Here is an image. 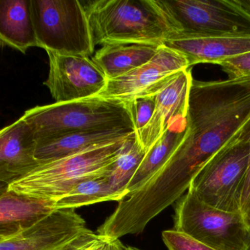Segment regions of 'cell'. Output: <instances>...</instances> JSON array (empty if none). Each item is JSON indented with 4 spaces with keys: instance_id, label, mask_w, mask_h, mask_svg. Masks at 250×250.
<instances>
[{
    "instance_id": "3",
    "label": "cell",
    "mask_w": 250,
    "mask_h": 250,
    "mask_svg": "<svg viewBox=\"0 0 250 250\" xmlns=\"http://www.w3.org/2000/svg\"><path fill=\"white\" fill-rule=\"evenodd\" d=\"M83 3L95 46H161L173 33L157 0H96Z\"/></svg>"
},
{
    "instance_id": "7",
    "label": "cell",
    "mask_w": 250,
    "mask_h": 250,
    "mask_svg": "<svg viewBox=\"0 0 250 250\" xmlns=\"http://www.w3.org/2000/svg\"><path fill=\"white\" fill-rule=\"evenodd\" d=\"M250 132L214 155L194 177L188 191L212 207L241 212L250 157Z\"/></svg>"
},
{
    "instance_id": "14",
    "label": "cell",
    "mask_w": 250,
    "mask_h": 250,
    "mask_svg": "<svg viewBox=\"0 0 250 250\" xmlns=\"http://www.w3.org/2000/svg\"><path fill=\"white\" fill-rule=\"evenodd\" d=\"M193 80L191 71L186 70L178 74L156 95L153 117L149 124L137 134L146 153L175 120L187 115Z\"/></svg>"
},
{
    "instance_id": "9",
    "label": "cell",
    "mask_w": 250,
    "mask_h": 250,
    "mask_svg": "<svg viewBox=\"0 0 250 250\" xmlns=\"http://www.w3.org/2000/svg\"><path fill=\"white\" fill-rule=\"evenodd\" d=\"M189 67L188 60L182 53L163 45L147 63L125 75L108 80L104 90L98 96L127 102L143 96H155Z\"/></svg>"
},
{
    "instance_id": "17",
    "label": "cell",
    "mask_w": 250,
    "mask_h": 250,
    "mask_svg": "<svg viewBox=\"0 0 250 250\" xmlns=\"http://www.w3.org/2000/svg\"><path fill=\"white\" fill-rule=\"evenodd\" d=\"M160 46L137 43H113L102 46L92 59L107 80L118 78L147 63Z\"/></svg>"
},
{
    "instance_id": "8",
    "label": "cell",
    "mask_w": 250,
    "mask_h": 250,
    "mask_svg": "<svg viewBox=\"0 0 250 250\" xmlns=\"http://www.w3.org/2000/svg\"><path fill=\"white\" fill-rule=\"evenodd\" d=\"M173 33H250V14L238 0H157Z\"/></svg>"
},
{
    "instance_id": "13",
    "label": "cell",
    "mask_w": 250,
    "mask_h": 250,
    "mask_svg": "<svg viewBox=\"0 0 250 250\" xmlns=\"http://www.w3.org/2000/svg\"><path fill=\"white\" fill-rule=\"evenodd\" d=\"M38 143L28 124L20 118L0 132V182L8 185L41 165Z\"/></svg>"
},
{
    "instance_id": "15",
    "label": "cell",
    "mask_w": 250,
    "mask_h": 250,
    "mask_svg": "<svg viewBox=\"0 0 250 250\" xmlns=\"http://www.w3.org/2000/svg\"><path fill=\"white\" fill-rule=\"evenodd\" d=\"M57 209V200L20 194L7 185L0 188V238L33 226Z\"/></svg>"
},
{
    "instance_id": "11",
    "label": "cell",
    "mask_w": 250,
    "mask_h": 250,
    "mask_svg": "<svg viewBox=\"0 0 250 250\" xmlns=\"http://www.w3.org/2000/svg\"><path fill=\"white\" fill-rule=\"evenodd\" d=\"M77 209L59 208L33 226L0 238V250H66L89 230Z\"/></svg>"
},
{
    "instance_id": "21",
    "label": "cell",
    "mask_w": 250,
    "mask_h": 250,
    "mask_svg": "<svg viewBox=\"0 0 250 250\" xmlns=\"http://www.w3.org/2000/svg\"><path fill=\"white\" fill-rule=\"evenodd\" d=\"M146 153L137 133L127 139L121 155L107 176L109 185L114 191L125 197L128 195L127 187Z\"/></svg>"
},
{
    "instance_id": "10",
    "label": "cell",
    "mask_w": 250,
    "mask_h": 250,
    "mask_svg": "<svg viewBox=\"0 0 250 250\" xmlns=\"http://www.w3.org/2000/svg\"><path fill=\"white\" fill-rule=\"evenodd\" d=\"M49 72L43 84L55 103H66L98 96L106 87L103 71L90 56L47 52Z\"/></svg>"
},
{
    "instance_id": "19",
    "label": "cell",
    "mask_w": 250,
    "mask_h": 250,
    "mask_svg": "<svg viewBox=\"0 0 250 250\" xmlns=\"http://www.w3.org/2000/svg\"><path fill=\"white\" fill-rule=\"evenodd\" d=\"M187 126V115L177 118L169 125L162 137L146 153L127 187L128 194L138 188L166 163L184 139Z\"/></svg>"
},
{
    "instance_id": "1",
    "label": "cell",
    "mask_w": 250,
    "mask_h": 250,
    "mask_svg": "<svg viewBox=\"0 0 250 250\" xmlns=\"http://www.w3.org/2000/svg\"><path fill=\"white\" fill-rule=\"evenodd\" d=\"M187 124L182 141L147 182L152 194L167 206L182 197L214 155L250 132V76L193 80Z\"/></svg>"
},
{
    "instance_id": "16",
    "label": "cell",
    "mask_w": 250,
    "mask_h": 250,
    "mask_svg": "<svg viewBox=\"0 0 250 250\" xmlns=\"http://www.w3.org/2000/svg\"><path fill=\"white\" fill-rule=\"evenodd\" d=\"M0 39L23 54L38 47L31 0L0 1Z\"/></svg>"
},
{
    "instance_id": "24",
    "label": "cell",
    "mask_w": 250,
    "mask_h": 250,
    "mask_svg": "<svg viewBox=\"0 0 250 250\" xmlns=\"http://www.w3.org/2000/svg\"><path fill=\"white\" fill-rule=\"evenodd\" d=\"M228 79H238L250 76V52L219 62Z\"/></svg>"
},
{
    "instance_id": "28",
    "label": "cell",
    "mask_w": 250,
    "mask_h": 250,
    "mask_svg": "<svg viewBox=\"0 0 250 250\" xmlns=\"http://www.w3.org/2000/svg\"><path fill=\"white\" fill-rule=\"evenodd\" d=\"M245 250H250V243L249 244V245L247 246V247L246 248Z\"/></svg>"
},
{
    "instance_id": "4",
    "label": "cell",
    "mask_w": 250,
    "mask_h": 250,
    "mask_svg": "<svg viewBox=\"0 0 250 250\" xmlns=\"http://www.w3.org/2000/svg\"><path fill=\"white\" fill-rule=\"evenodd\" d=\"M128 138L43 162L7 187L20 194L58 201L83 181L109 175Z\"/></svg>"
},
{
    "instance_id": "12",
    "label": "cell",
    "mask_w": 250,
    "mask_h": 250,
    "mask_svg": "<svg viewBox=\"0 0 250 250\" xmlns=\"http://www.w3.org/2000/svg\"><path fill=\"white\" fill-rule=\"evenodd\" d=\"M165 46L182 53L190 67L220 62L250 52V33L191 34L175 33Z\"/></svg>"
},
{
    "instance_id": "22",
    "label": "cell",
    "mask_w": 250,
    "mask_h": 250,
    "mask_svg": "<svg viewBox=\"0 0 250 250\" xmlns=\"http://www.w3.org/2000/svg\"><path fill=\"white\" fill-rule=\"evenodd\" d=\"M156 107V96L138 97L131 101V111L137 134L149 124Z\"/></svg>"
},
{
    "instance_id": "5",
    "label": "cell",
    "mask_w": 250,
    "mask_h": 250,
    "mask_svg": "<svg viewBox=\"0 0 250 250\" xmlns=\"http://www.w3.org/2000/svg\"><path fill=\"white\" fill-rule=\"evenodd\" d=\"M38 47L64 55L90 56L95 46L87 12L78 0H31Z\"/></svg>"
},
{
    "instance_id": "23",
    "label": "cell",
    "mask_w": 250,
    "mask_h": 250,
    "mask_svg": "<svg viewBox=\"0 0 250 250\" xmlns=\"http://www.w3.org/2000/svg\"><path fill=\"white\" fill-rule=\"evenodd\" d=\"M162 237L168 250H216L173 229L164 230Z\"/></svg>"
},
{
    "instance_id": "26",
    "label": "cell",
    "mask_w": 250,
    "mask_h": 250,
    "mask_svg": "<svg viewBox=\"0 0 250 250\" xmlns=\"http://www.w3.org/2000/svg\"><path fill=\"white\" fill-rule=\"evenodd\" d=\"M240 5L250 14V0H238Z\"/></svg>"
},
{
    "instance_id": "27",
    "label": "cell",
    "mask_w": 250,
    "mask_h": 250,
    "mask_svg": "<svg viewBox=\"0 0 250 250\" xmlns=\"http://www.w3.org/2000/svg\"><path fill=\"white\" fill-rule=\"evenodd\" d=\"M125 250H143L138 247H133V246H127Z\"/></svg>"
},
{
    "instance_id": "2",
    "label": "cell",
    "mask_w": 250,
    "mask_h": 250,
    "mask_svg": "<svg viewBox=\"0 0 250 250\" xmlns=\"http://www.w3.org/2000/svg\"><path fill=\"white\" fill-rule=\"evenodd\" d=\"M21 118L33 129L38 147L74 133L135 130L131 102L100 96L36 106Z\"/></svg>"
},
{
    "instance_id": "6",
    "label": "cell",
    "mask_w": 250,
    "mask_h": 250,
    "mask_svg": "<svg viewBox=\"0 0 250 250\" xmlns=\"http://www.w3.org/2000/svg\"><path fill=\"white\" fill-rule=\"evenodd\" d=\"M173 229L216 250H245L250 224L241 212L212 207L187 191L176 202Z\"/></svg>"
},
{
    "instance_id": "25",
    "label": "cell",
    "mask_w": 250,
    "mask_h": 250,
    "mask_svg": "<svg viewBox=\"0 0 250 250\" xmlns=\"http://www.w3.org/2000/svg\"><path fill=\"white\" fill-rule=\"evenodd\" d=\"M241 212L246 220L250 224V151L248 167L241 200Z\"/></svg>"
},
{
    "instance_id": "18",
    "label": "cell",
    "mask_w": 250,
    "mask_h": 250,
    "mask_svg": "<svg viewBox=\"0 0 250 250\" xmlns=\"http://www.w3.org/2000/svg\"><path fill=\"white\" fill-rule=\"evenodd\" d=\"M135 132L133 129H115L74 133L39 146L36 157L42 164L78 153L93 146L124 140Z\"/></svg>"
},
{
    "instance_id": "20",
    "label": "cell",
    "mask_w": 250,
    "mask_h": 250,
    "mask_svg": "<svg viewBox=\"0 0 250 250\" xmlns=\"http://www.w3.org/2000/svg\"><path fill=\"white\" fill-rule=\"evenodd\" d=\"M107 176L93 178L80 183L66 195L57 201V209H77L104 202L121 201L125 196L111 188Z\"/></svg>"
}]
</instances>
